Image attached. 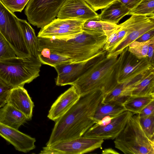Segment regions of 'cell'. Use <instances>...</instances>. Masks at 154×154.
Listing matches in <instances>:
<instances>
[{
	"instance_id": "cell-1",
	"label": "cell",
	"mask_w": 154,
	"mask_h": 154,
	"mask_svg": "<svg viewBox=\"0 0 154 154\" xmlns=\"http://www.w3.org/2000/svg\"><path fill=\"white\" fill-rule=\"evenodd\" d=\"M104 95L101 91L96 90L81 97L68 111L55 121L46 146L83 136L96 123L94 116Z\"/></svg>"
},
{
	"instance_id": "cell-2",
	"label": "cell",
	"mask_w": 154,
	"mask_h": 154,
	"mask_svg": "<svg viewBox=\"0 0 154 154\" xmlns=\"http://www.w3.org/2000/svg\"><path fill=\"white\" fill-rule=\"evenodd\" d=\"M38 39V50L47 49L76 63L88 60L103 51L106 36L101 33L82 30L66 36Z\"/></svg>"
},
{
	"instance_id": "cell-3",
	"label": "cell",
	"mask_w": 154,
	"mask_h": 154,
	"mask_svg": "<svg viewBox=\"0 0 154 154\" xmlns=\"http://www.w3.org/2000/svg\"><path fill=\"white\" fill-rule=\"evenodd\" d=\"M106 52L99 57L73 84L80 97L93 91H101L104 95L118 85L116 75L119 55L108 57Z\"/></svg>"
},
{
	"instance_id": "cell-4",
	"label": "cell",
	"mask_w": 154,
	"mask_h": 154,
	"mask_svg": "<svg viewBox=\"0 0 154 154\" xmlns=\"http://www.w3.org/2000/svg\"><path fill=\"white\" fill-rule=\"evenodd\" d=\"M42 64L31 55L0 60V78L12 88L23 87L39 76Z\"/></svg>"
},
{
	"instance_id": "cell-5",
	"label": "cell",
	"mask_w": 154,
	"mask_h": 154,
	"mask_svg": "<svg viewBox=\"0 0 154 154\" xmlns=\"http://www.w3.org/2000/svg\"><path fill=\"white\" fill-rule=\"evenodd\" d=\"M114 139L115 148L124 154H154V141L143 130L138 114H133Z\"/></svg>"
},
{
	"instance_id": "cell-6",
	"label": "cell",
	"mask_w": 154,
	"mask_h": 154,
	"mask_svg": "<svg viewBox=\"0 0 154 154\" xmlns=\"http://www.w3.org/2000/svg\"><path fill=\"white\" fill-rule=\"evenodd\" d=\"M18 19L0 0V32L10 44L16 56L27 57L31 55L25 43Z\"/></svg>"
},
{
	"instance_id": "cell-7",
	"label": "cell",
	"mask_w": 154,
	"mask_h": 154,
	"mask_svg": "<svg viewBox=\"0 0 154 154\" xmlns=\"http://www.w3.org/2000/svg\"><path fill=\"white\" fill-rule=\"evenodd\" d=\"M65 0H29L25 14L30 23L42 28L56 18Z\"/></svg>"
},
{
	"instance_id": "cell-8",
	"label": "cell",
	"mask_w": 154,
	"mask_h": 154,
	"mask_svg": "<svg viewBox=\"0 0 154 154\" xmlns=\"http://www.w3.org/2000/svg\"><path fill=\"white\" fill-rule=\"evenodd\" d=\"M104 140L83 136L42 148L40 154H82L101 148Z\"/></svg>"
},
{
	"instance_id": "cell-9",
	"label": "cell",
	"mask_w": 154,
	"mask_h": 154,
	"mask_svg": "<svg viewBox=\"0 0 154 154\" xmlns=\"http://www.w3.org/2000/svg\"><path fill=\"white\" fill-rule=\"evenodd\" d=\"M127 31L124 38L109 53L108 57L118 56L133 41L142 34L154 29V17L132 15L124 22Z\"/></svg>"
},
{
	"instance_id": "cell-10",
	"label": "cell",
	"mask_w": 154,
	"mask_h": 154,
	"mask_svg": "<svg viewBox=\"0 0 154 154\" xmlns=\"http://www.w3.org/2000/svg\"><path fill=\"white\" fill-rule=\"evenodd\" d=\"M119 57L116 75L119 84L153 67L151 65L147 57L138 58L128 51V47L122 51Z\"/></svg>"
},
{
	"instance_id": "cell-11",
	"label": "cell",
	"mask_w": 154,
	"mask_h": 154,
	"mask_svg": "<svg viewBox=\"0 0 154 154\" xmlns=\"http://www.w3.org/2000/svg\"><path fill=\"white\" fill-rule=\"evenodd\" d=\"M85 20L72 19L55 18L41 28L37 37L53 38L66 36L82 31Z\"/></svg>"
},
{
	"instance_id": "cell-12",
	"label": "cell",
	"mask_w": 154,
	"mask_h": 154,
	"mask_svg": "<svg viewBox=\"0 0 154 154\" xmlns=\"http://www.w3.org/2000/svg\"><path fill=\"white\" fill-rule=\"evenodd\" d=\"M106 52V51H103L94 57L87 61L55 66L54 68L57 73L55 79L56 85H72L99 57Z\"/></svg>"
},
{
	"instance_id": "cell-13",
	"label": "cell",
	"mask_w": 154,
	"mask_h": 154,
	"mask_svg": "<svg viewBox=\"0 0 154 154\" xmlns=\"http://www.w3.org/2000/svg\"><path fill=\"white\" fill-rule=\"evenodd\" d=\"M133 113L125 111L113 118L107 125L100 126L94 124L83 136L97 137L103 140L114 139L125 127Z\"/></svg>"
},
{
	"instance_id": "cell-14",
	"label": "cell",
	"mask_w": 154,
	"mask_h": 154,
	"mask_svg": "<svg viewBox=\"0 0 154 154\" xmlns=\"http://www.w3.org/2000/svg\"><path fill=\"white\" fill-rule=\"evenodd\" d=\"M98 15L84 0H65L57 17L85 21Z\"/></svg>"
},
{
	"instance_id": "cell-15",
	"label": "cell",
	"mask_w": 154,
	"mask_h": 154,
	"mask_svg": "<svg viewBox=\"0 0 154 154\" xmlns=\"http://www.w3.org/2000/svg\"><path fill=\"white\" fill-rule=\"evenodd\" d=\"M0 136L20 152L27 153L35 147V138L0 123Z\"/></svg>"
},
{
	"instance_id": "cell-16",
	"label": "cell",
	"mask_w": 154,
	"mask_h": 154,
	"mask_svg": "<svg viewBox=\"0 0 154 154\" xmlns=\"http://www.w3.org/2000/svg\"><path fill=\"white\" fill-rule=\"evenodd\" d=\"M150 68L132 77L122 83L118 84L112 90L104 96L101 103H106L111 100H115L123 104L131 96L133 90Z\"/></svg>"
},
{
	"instance_id": "cell-17",
	"label": "cell",
	"mask_w": 154,
	"mask_h": 154,
	"mask_svg": "<svg viewBox=\"0 0 154 154\" xmlns=\"http://www.w3.org/2000/svg\"><path fill=\"white\" fill-rule=\"evenodd\" d=\"M80 97L75 87L72 85L54 103L49 110L48 117L55 121L68 111Z\"/></svg>"
},
{
	"instance_id": "cell-18",
	"label": "cell",
	"mask_w": 154,
	"mask_h": 154,
	"mask_svg": "<svg viewBox=\"0 0 154 154\" xmlns=\"http://www.w3.org/2000/svg\"><path fill=\"white\" fill-rule=\"evenodd\" d=\"M7 103L23 113L27 120L31 119L34 104L23 87L13 88L7 96Z\"/></svg>"
},
{
	"instance_id": "cell-19",
	"label": "cell",
	"mask_w": 154,
	"mask_h": 154,
	"mask_svg": "<svg viewBox=\"0 0 154 154\" xmlns=\"http://www.w3.org/2000/svg\"><path fill=\"white\" fill-rule=\"evenodd\" d=\"M27 120L23 113L8 103L0 108V123L3 124L18 130Z\"/></svg>"
},
{
	"instance_id": "cell-20",
	"label": "cell",
	"mask_w": 154,
	"mask_h": 154,
	"mask_svg": "<svg viewBox=\"0 0 154 154\" xmlns=\"http://www.w3.org/2000/svg\"><path fill=\"white\" fill-rule=\"evenodd\" d=\"M103 9L98 15L100 20L116 24L128 15L131 10L118 0H115Z\"/></svg>"
},
{
	"instance_id": "cell-21",
	"label": "cell",
	"mask_w": 154,
	"mask_h": 154,
	"mask_svg": "<svg viewBox=\"0 0 154 154\" xmlns=\"http://www.w3.org/2000/svg\"><path fill=\"white\" fill-rule=\"evenodd\" d=\"M119 26V25L100 20L98 16L85 20L82 29L85 31L101 33L107 37Z\"/></svg>"
},
{
	"instance_id": "cell-22",
	"label": "cell",
	"mask_w": 154,
	"mask_h": 154,
	"mask_svg": "<svg viewBox=\"0 0 154 154\" xmlns=\"http://www.w3.org/2000/svg\"><path fill=\"white\" fill-rule=\"evenodd\" d=\"M18 22L30 55L38 57V39L34 29L26 20L19 19Z\"/></svg>"
},
{
	"instance_id": "cell-23",
	"label": "cell",
	"mask_w": 154,
	"mask_h": 154,
	"mask_svg": "<svg viewBox=\"0 0 154 154\" xmlns=\"http://www.w3.org/2000/svg\"><path fill=\"white\" fill-rule=\"evenodd\" d=\"M126 111L122 103L111 100L106 103H101L95 112L94 119L96 122L106 116L116 117Z\"/></svg>"
},
{
	"instance_id": "cell-24",
	"label": "cell",
	"mask_w": 154,
	"mask_h": 154,
	"mask_svg": "<svg viewBox=\"0 0 154 154\" xmlns=\"http://www.w3.org/2000/svg\"><path fill=\"white\" fill-rule=\"evenodd\" d=\"M131 96H154V67L149 69L132 92Z\"/></svg>"
},
{
	"instance_id": "cell-25",
	"label": "cell",
	"mask_w": 154,
	"mask_h": 154,
	"mask_svg": "<svg viewBox=\"0 0 154 154\" xmlns=\"http://www.w3.org/2000/svg\"><path fill=\"white\" fill-rule=\"evenodd\" d=\"M38 57L42 64L54 67L58 65L72 63L68 57L46 49L38 50Z\"/></svg>"
},
{
	"instance_id": "cell-26",
	"label": "cell",
	"mask_w": 154,
	"mask_h": 154,
	"mask_svg": "<svg viewBox=\"0 0 154 154\" xmlns=\"http://www.w3.org/2000/svg\"><path fill=\"white\" fill-rule=\"evenodd\" d=\"M154 100L153 96H131L123 103L126 111L139 114L147 105Z\"/></svg>"
},
{
	"instance_id": "cell-27",
	"label": "cell",
	"mask_w": 154,
	"mask_h": 154,
	"mask_svg": "<svg viewBox=\"0 0 154 154\" xmlns=\"http://www.w3.org/2000/svg\"><path fill=\"white\" fill-rule=\"evenodd\" d=\"M154 43V37L143 42L135 40L128 46V50L136 57L139 59L146 57L149 45Z\"/></svg>"
},
{
	"instance_id": "cell-28",
	"label": "cell",
	"mask_w": 154,
	"mask_h": 154,
	"mask_svg": "<svg viewBox=\"0 0 154 154\" xmlns=\"http://www.w3.org/2000/svg\"><path fill=\"white\" fill-rule=\"evenodd\" d=\"M128 15L154 17V0H142L136 7L130 10Z\"/></svg>"
},
{
	"instance_id": "cell-29",
	"label": "cell",
	"mask_w": 154,
	"mask_h": 154,
	"mask_svg": "<svg viewBox=\"0 0 154 154\" xmlns=\"http://www.w3.org/2000/svg\"><path fill=\"white\" fill-rule=\"evenodd\" d=\"M139 121L147 136L154 141V113L146 117H139Z\"/></svg>"
},
{
	"instance_id": "cell-30",
	"label": "cell",
	"mask_w": 154,
	"mask_h": 154,
	"mask_svg": "<svg viewBox=\"0 0 154 154\" xmlns=\"http://www.w3.org/2000/svg\"><path fill=\"white\" fill-rule=\"evenodd\" d=\"M16 56L14 50L0 32V60Z\"/></svg>"
},
{
	"instance_id": "cell-31",
	"label": "cell",
	"mask_w": 154,
	"mask_h": 154,
	"mask_svg": "<svg viewBox=\"0 0 154 154\" xmlns=\"http://www.w3.org/2000/svg\"><path fill=\"white\" fill-rule=\"evenodd\" d=\"M29 0H1L3 4L13 12H21Z\"/></svg>"
},
{
	"instance_id": "cell-32",
	"label": "cell",
	"mask_w": 154,
	"mask_h": 154,
	"mask_svg": "<svg viewBox=\"0 0 154 154\" xmlns=\"http://www.w3.org/2000/svg\"><path fill=\"white\" fill-rule=\"evenodd\" d=\"M95 11L103 9L116 0H84Z\"/></svg>"
},
{
	"instance_id": "cell-33",
	"label": "cell",
	"mask_w": 154,
	"mask_h": 154,
	"mask_svg": "<svg viewBox=\"0 0 154 154\" xmlns=\"http://www.w3.org/2000/svg\"><path fill=\"white\" fill-rule=\"evenodd\" d=\"M12 88L0 78V100L6 97Z\"/></svg>"
},
{
	"instance_id": "cell-34",
	"label": "cell",
	"mask_w": 154,
	"mask_h": 154,
	"mask_svg": "<svg viewBox=\"0 0 154 154\" xmlns=\"http://www.w3.org/2000/svg\"><path fill=\"white\" fill-rule=\"evenodd\" d=\"M154 113V100L152 101L138 114L139 117H144Z\"/></svg>"
},
{
	"instance_id": "cell-35",
	"label": "cell",
	"mask_w": 154,
	"mask_h": 154,
	"mask_svg": "<svg viewBox=\"0 0 154 154\" xmlns=\"http://www.w3.org/2000/svg\"><path fill=\"white\" fill-rule=\"evenodd\" d=\"M154 37V29L145 32L136 40L139 42H143L148 41Z\"/></svg>"
},
{
	"instance_id": "cell-36",
	"label": "cell",
	"mask_w": 154,
	"mask_h": 154,
	"mask_svg": "<svg viewBox=\"0 0 154 154\" xmlns=\"http://www.w3.org/2000/svg\"><path fill=\"white\" fill-rule=\"evenodd\" d=\"M127 8L131 10L136 7L142 0H118Z\"/></svg>"
},
{
	"instance_id": "cell-37",
	"label": "cell",
	"mask_w": 154,
	"mask_h": 154,
	"mask_svg": "<svg viewBox=\"0 0 154 154\" xmlns=\"http://www.w3.org/2000/svg\"><path fill=\"white\" fill-rule=\"evenodd\" d=\"M154 43L151 44L149 46L147 57L151 65L154 67Z\"/></svg>"
},
{
	"instance_id": "cell-38",
	"label": "cell",
	"mask_w": 154,
	"mask_h": 154,
	"mask_svg": "<svg viewBox=\"0 0 154 154\" xmlns=\"http://www.w3.org/2000/svg\"><path fill=\"white\" fill-rule=\"evenodd\" d=\"M115 117H112L110 116H105L101 120L97 122L95 124L100 126H103L107 125L110 123L112 119Z\"/></svg>"
},
{
	"instance_id": "cell-39",
	"label": "cell",
	"mask_w": 154,
	"mask_h": 154,
	"mask_svg": "<svg viewBox=\"0 0 154 154\" xmlns=\"http://www.w3.org/2000/svg\"><path fill=\"white\" fill-rule=\"evenodd\" d=\"M103 154H119V153L112 148H106L103 150L102 152Z\"/></svg>"
},
{
	"instance_id": "cell-40",
	"label": "cell",
	"mask_w": 154,
	"mask_h": 154,
	"mask_svg": "<svg viewBox=\"0 0 154 154\" xmlns=\"http://www.w3.org/2000/svg\"><path fill=\"white\" fill-rule=\"evenodd\" d=\"M7 97L0 100V108L3 106L7 103Z\"/></svg>"
}]
</instances>
